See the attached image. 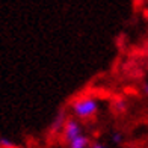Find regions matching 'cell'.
I'll list each match as a JSON object with an SVG mask.
<instances>
[{
    "instance_id": "cell-1",
    "label": "cell",
    "mask_w": 148,
    "mask_h": 148,
    "mask_svg": "<svg viewBox=\"0 0 148 148\" xmlns=\"http://www.w3.org/2000/svg\"><path fill=\"white\" fill-rule=\"evenodd\" d=\"M98 104L94 98H82L73 104V112L80 118H89L97 112Z\"/></svg>"
},
{
    "instance_id": "cell-2",
    "label": "cell",
    "mask_w": 148,
    "mask_h": 148,
    "mask_svg": "<svg viewBox=\"0 0 148 148\" xmlns=\"http://www.w3.org/2000/svg\"><path fill=\"white\" fill-rule=\"evenodd\" d=\"M80 125L77 121H74V119H68L66 121V124H65V139L68 140V142L71 144L74 139H77L80 136Z\"/></svg>"
},
{
    "instance_id": "cell-3",
    "label": "cell",
    "mask_w": 148,
    "mask_h": 148,
    "mask_svg": "<svg viewBox=\"0 0 148 148\" xmlns=\"http://www.w3.org/2000/svg\"><path fill=\"white\" fill-rule=\"evenodd\" d=\"M65 124H66V121H65V113H64V112L58 113V116H56L55 121L51 123V132L56 133V132H59V130H62Z\"/></svg>"
},
{
    "instance_id": "cell-4",
    "label": "cell",
    "mask_w": 148,
    "mask_h": 148,
    "mask_svg": "<svg viewBox=\"0 0 148 148\" xmlns=\"http://www.w3.org/2000/svg\"><path fill=\"white\" fill-rule=\"evenodd\" d=\"M86 145H88V138L80 134L77 139H74L70 144V148H86Z\"/></svg>"
},
{
    "instance_id": "cell-5",
    "label": "cell",
    "mask_w": 148,
    "mask_h": 148,
    "mask_svg": "<svg viewBox=\"0 0 148 148\" xmlns=\"http://www.w3.org/2000/svg\"><path fill=\"white\" fill-rule=\"evenodd\" d=\"M0 148H15V144L8 138H0Z\"/></svg>"
},
{
    "instance_id": "cell-6",
    "label": "cell",
    "mask_w": 148,
    "mask_h": 148,
    "mask_svg": "<svg viewBox=\"0 0 148 148\" xmlns=\"http://www.w3.org/2000/svg\"><path fill=\"white\" fill-rule=\"evenodd\" d=\"M115 110L119 112V113H123L125 110V103L123 101V100H118V101H115Z\"/></svg>"
},
{
    "instance_id": "cell-7",
    "label": "cell",
    "mask_w": 148,
    "mask_h": 148,
    "mask_svg": "<svg viewBox=\"0 0 148 148\" xmlns=\"http://www.w3.org/2000/svg\"><path fill=\"white\" fill-rule=\"evenodd\" d=\"M112 139H113V142L119 144L121 140H123V136H121V133H113V134H112Z\"/></svg>"
},
{
    "instance_id": "cell-8",
    "label": "cell",
    "mask_w": 148,
    "mask_h": 148,
    "mask_svg": "<svg viewBox=\"0 0 148 148\" xmlns=\"http://www.w3.org/2000/svg\"><path fill=\"white\" fill-rule=\"evenodd\" d=\"M92 148H106V147H104V145H101V144H95Z\"/></svg>"
},
{
    "instance_id": "cell-9",
    "label": "cell",
    "mask_w": 148,
    "mask_h": 148,
    "mask_svg": "<svg viewBox=\"0 0 148 148\" xmlns=\"http://www.w3.org/2000/svg\"><path fill=\"white\" fill-rule=\"evenodd\" d=\"M144 89H145V94H148V83L144 86Z\"/></svg>"
}]
</instances>
